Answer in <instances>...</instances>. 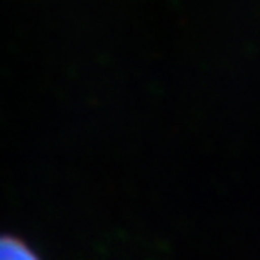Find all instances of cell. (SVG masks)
Wrapping results in <instances>:
<instances>
[{
    "label": "cell",
    "mask_w": 260,
    "mask_h": 260,
    "mask_svg": "<svg viewBox=\"0 0 260 260\" xmlns=\"http://www.w3.org/2000/svg\"><path fill=\"white\" fill-rule=\"evenodd\" d=\"M0 260H40L27 244L15 237H0Z\"/></svg>",
    "instance_id": "obj_1"
}]
</instances>
